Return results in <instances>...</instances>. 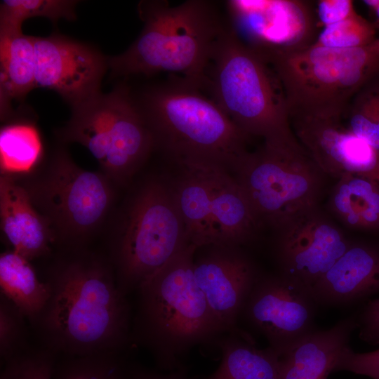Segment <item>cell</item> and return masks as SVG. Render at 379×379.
<instances>
[{"label":"cell","instance_id":"cell-1","mask_svg":"<svg viewBox=\"0 0 379 379\" xmlns=\"http://www.w3.org/2000/svg\"><path fill=\"white\" fill-rule=\"evenodd\" d=\"M46 282L50 297L32 321L46 348L68 356L121 354L131 340V311L111 262L74 248Z\"/></svg>","mask_w":379,"mask_h":379},{"label":"cell","instance_id":"cell-2","mask_svg":"<svg viewBox=\"0 0 379 379\" xmlns=\"http://www.w3.org/2000/svg\"><path fill=\"white\" fill-rule=\"evenodd\" d=\"M197 249L185 246L136 291L131 340L149 351L161 371L184 370L194 347L217 346L225 334L194 279Z\"/></svg>","mask_w":379,"mask_h":379},{"label":"cell","instance_id":"cell-3","mask_svg":"<svg viewBox=\"0 0 379 379\" xmlns=\"http://www.w3.org/2000/svg\"><path fill=\"white\" fill-rule=\"evenodd\" d=\"M201 88L173 77L134 97L155 147L179 166H214L234 173L250 137Z\"/></svg>","mask_w":379,"mask_h":379},{"label":"cell","instance_id":"cell-4","mask_svg":"<svg viewBox=\"0 0 379 379\" xmlns=\"http://www.w3.org/2000/svg\"><path fill=\"white\" fill-rule=\"evenodd\" d=\"M138 11L143 29L126 51L107 59L112 75L169 72L206 87L215 46L228 24L216 4L141 1Z\"/></svg>","mask_w":379,"mask_h":379},{"label":"cell","instance_id":"cell-5","mask_svg":"<svg viewBox=\"0 0 379 379\" xmlns=\"http://www.w3.org/2000/svg\"><path fill=\"white\" fill-rule=\"evenodd\" d=\"M207 77L211 98L248 136L261 137L274 147L305 149L291 127L276 70L243 44L229 24L215 46Z\"/></svg>","mask_w":379,"mask_h":379},{"label":"cell","instance_id":"cell-6","mask_svg":"<svg viewBox=\"0 0 379 379\" xmlns=\"http://www.w3.org/2000/svg\"><path fill=\"white\" fill-rule=\"evenodd\" d=\"M270 63L284 86L290 117L344 118L356 93L379 76V37L352 48L312 44Z\"/></svg>","mask_w":379,"mask_h":379},{"label":"cell","instance_id":"cell-7","mask_svg":"<svg viewBox=\"0 0 379 379\" xmlns=\"http://www.w3.org/2000/svg\"><path fill=\"white\" fill-rule=\"evenodd\" d=\"M72 109L58 137L87 148L113 182H126L155 148L134 95L125 84L106 94L100 92Z\"/></svg>","mask_w":379,"mask_h":379},{"label":"cell","instance_id":"cell-8","mask_svg":"<svg viewBox=\"0 0 379 379\" xmlns=\"http://www.w3.org/2000/svg\"><path fill=\"white\" fill-rule=\"evenodd\" d=\"M188 243L172 185L159 179L134 197L112 246V264L121 293L136 291Z\"/></svg>","mask_w":379,"mask_h":379},{"label":"cell","instance_id":"cell-9","mask_svg":"<svg viewBox=\"0 0 379 379\" xmlns=\"http://www.w3.org/2000/svg\"><path fill=\"white\" fill-rule=\"evenodd\" d=\"M111 183L103 173L79 168L60 149L43 171L21 185L34 207L54 228L55 237L80 248L111 208Z\"/></svg>","mask_w":379,"mask_h":379},{"label":"cell","instance_id":"cell-10","mask_svg":"<svg viewBox=\"0 0 379 379\" xmlns=\"http://www.w3.org/2000/svg\"><path fill=\"white\" fill-rule=\"evenodd\" d=\"M234 176L260 225L276 229L291 216L319 205L326 175L306 149L264 144L244 156Z\"/></svg>","mask_w":379,"mask_h":379},{"label":"cell","instance_id":"cell-11","mask_svg":"<svg viewBox=\"0 0 379 379\" xmlns=\"http://www.w3.org/2000/svg\"><path fill=\"white\" fill-rule=\"evenodd\" d=\"M225 5L232 31L268 62L309 47L317 37L309 1L230 0Z\"/></svg>","mask_w":379,"mask_h":379},{"label":"cell","instance_id":"cell-12","mask_svg":"<svg viewBox=\"0 0 379 379\" xmlns=\"http://www.w3.org/2000/svg\"><path fill=\"white\" fill-rule=\"evenodd\" d=\"M316 303L310 290L281 273L260 275L239 317L262 334L270 347L283 355L313 331Z\"/></svg>","mask_w":379,"mask_h":379},{"label":"cell","instance_id":"cell-13","mask_svg":"<svg viewBox=\"0 0 379 379\" xmlns=\"http://www.w3.org/2000/svg\"><path fill=\"white\" fill-rule=\"evenodd\" d=\"M275 230L281 273L310 291L352 242L319 205L291 216Z\"/></svg>","mask_w":379,"mask_h":379},{"label":"cell","instance_id":"cell-14","mask_svg":"<svg viewBox=\"0 0 379 379\" xmlns=\"http://www.w3.org/2000/svg\"><path fill=\"white\" fill-rule=\"evenodd\" d=\"M35 84L55 91L72 107L99 93L107 59L97 49L67 37L34 36Z\"/></svg>","mask_w":379,"mask_h":379},{"label":"cell","instance_id":"cell-15","mask_svg":"<svg viewBox=\"0 0 379 379\" xmlns=\"http://www.w3.org/2000/svg\"><path fill=\"white\" fill-rule=\"evenodd\" d=\"M194 259L193 276L224 333L239 331L244 304L260 274L239 246L210 245Z\"/></svg>","mask_w":379,"mask_h":379},{"label":"cell","instance_id":"cell-16","mask_svg":"<svg viewBox=\"0 0 379 379\" xmlns=\"http://www.w3.org/2000/svg\"><path fill=\"white\" fill-rule=\"evenodd\" d=\"M293 131L321 171L336 180L346 175L379 187V151L354 134L344 118L291 117Z\"/></svg>","mask_w":379,"mask_h":379},{"label":"cell","instance_id":"cell-17","mask_svg":"<svg viewBox=\"0 0 379 379\" xmlns=\"http://www.w3.org/2000/svg\"><path fill=\"white\" fill-rule=\"evenodd\" d=\"M0 218L1 230L13 251L29 261L49 253L55 234L14 175L0 178Z\"/></svg>","mask_w":379,"mask_h":379},{"label":"cell","instance_id":"cell-18","mask_svg":"<svg viewBox=\"0 0 379 379\" xmlns=\"http://www.w3.org/2000/svg\"><path fill=\"white\" fill-rule=\"evenodd\" d=\"M378 291L379 248L352 241L310 291L317 303H338Z\"/></svg>","mask_w":379,"mask_h":379},{"label":"cell","instance_id":"cell-19","mask_svg":"<svg viewBox=\"0 0 379 379\" xmlns=\"http://www.w3.org/2000/svg\"><path fill=\"white\" fill-rule=\"evenodd\" d=\"M209 173L214 245L240 247L253 239L261 225L234 176L218 166Z\"/></svg>","mask_w":379,"mask_h":379},{"label":"cell","instance_id":"cell-20","mask_svg":"<svg viewBox=\"0 0 379 379\" xmlns=\"http://www.w3.org/2000/svg\"><path fill=\"white\" fill-rule=\"evenodd\" d=\"M356 325L346 319L330 329L313 331L281 355V379H326Z\"/></svg>","mask_w":379,"mask_h":379},{"label":"cell","instance_id":"cell-21","mask_svg":"<svg viewBox=\"0 0 379 379\" xmlns=\"http://www.w3.org/2000/svg\"><path fill=\"white\" fill-rule=\"evenodd\" d=\"M180 166L182 173L172 187L184 222L187 240L197 248L214 245L211 214L209 171L211 166Z\"/></svg>","mask_w":379,"mask_h":379},{"label":"cell","instance_id":"cell-22","mask_svg":"<svg viewBox=\"0 0 379 379\" xmlns=\"http://www.w3.org/2000/svg\"><path fill=\"white\" fill-rule=\"evenodd\" d=\"M1 118L8 119L11 100H22L35 84L34 36L0 33Z\"/></svg>","mask_w":379,"mask_h":379},{"label":"cell","instance_id":"cell-23","mask_svg":"<svg viewBox=\"0 0 379 379\" xmlns=\"http://www.w3.org/2000/svg\"><path fill=\"white\" fill-rule=\"evenodd\" d=\"M217 347L220 363L206 379H281V355L255 347L240 331L225 333Z\"/></svg>","mask_w":379,"mask_h":379},{"label":"cell","instance_id":"cell-24","mask_svg":"<svg viewBox=\"0 0 379 379\" xmlns=\"http://www.w3.org/2000/svg\"><path fill=\"white\" fill-rule=\"evenodd\" d=\"M328 208L350 229L379 230V187L367 178L346 175L338 179L331 190Z\"/></svg>","mask_w":379,"mask_h":379},{"label":"cell","instance_id":"cell-25","mask_svg":"<svg viewBox=\"0 0 379 379\" xmlns=\"http://www.w3.org/2000/svg\"><path fill=\"white\" fill-rule=\"evenodd\" d=\"M1 295L9 300L30 321L44 309L50 287L38 278L29 260L8 251L0 255Z\"/></svg>","mask_w":379,"mask_h":379},{"label":"cell","instance_id":"cell-26","mask_svg":"<svg viewBox=\"0 0 379 379\" xmlns=\"http://www.w3.org/2000/svg\"><path fill=\"white\" fill-rule=\"evenodd\" d=\"M43 146L36 128L17 121L4 126L0 131L1 175H15L31 172L40 161Z\"/></svg>","mask_w":379,"mask_h":379},{"label":"cell","instance_id":"cell-27","mask_svg":"<svg viewBox=\"0 0 379 379\" xmlns=\"http://www.w3.org/2000/svg\"><path fill=\"white\" fill-rule=\"evenodd\" d=\"M134 368L121 353L69 356L56 361L51 379H132Z\"/></svg>","mask_w":379,"mask_h":379},{"label":"cell","instance_id":"cell-28","mask_svg":"<svg viewBox=\"0 0 379 379\" xmlns=\"http://www.w3.org/2000/svg\"><path fill=\"white\" fill-rule=\"evenodd\" d=\"M78 1L69 0H4L0 4V33L22 32L23 21L44 17L53 23L64 18L75 20Z\"/></svg>","mask_w":379,"mask_h":379},{"label":"cell","instance_id":"cell-29","mask_svg":"<svg viewBox=\"0 0 379 379\" xmlns=\"http://www.w3.org/2000/svg\"><path fill=\"white\" fill-rule=\"evenodd\" d=\"M345 119V124L354 134L379 151V76L356 93Z\"/></svg>","mask_w":379,"mask_h":379},{"label":"cell","instance_id":"cell-30","mask_svg":"<svg viewBox=\"0 0 379 379\" xmlns=\"http://www.w3.org/2000/svg\"><path fill=\"white\" fill-rule=\"evenodd\" d=\"M375 37L373 25L355 13L350 17L325 26L312 44L333 48H352L368 45Z\"/></svg>","mask_w":379,"mask_h":379},{"label":"cell","instance_id":"cell-31","mask_svg":"<svg viewBox=\"0 0 379 379\" xmlns=\"http://www.w3.org/2000/svg\"><path fill=\"white\" fill-rule=\"evenodd\" d=\"M25 317L6 297H0V356L5 364L26 352Z\"/></svg>","mask_w":379,"mask_h":379},{"label":"cell","instance_id":"cell-32","mask_svg":"<svg viewBox=\"0 0 379 379\" xmlns=\"http://www.w3.org/2000/svg\"><path fill=\"white\" fill-rule=\"evenodd\" d=\"M56 354L46 347L27 350L5 363L0 379H51Z\"/></svg>","mask_w":379,"mask_h":379},{"label":"cell","instance_id":"cell-33","mask_svg":"<svg viewBox=\"0 0 379 379\" xmlns=\"http://www.w3.org/2000/svg\"><path fill=\"white\" fill-rule=\"evenodd\" d=\"M339 370L379 379V349L366 353H356L347 345L336 363L335 371Z\"/></svg>","mask_w":379,"mask_h":379},{"label":"cell","instance_id":"cell-34","mask_svg":"<svg viewBox=\"0 0 379 379\" xmlns=\"http://www.w3.org/2000/svg\"><path fill=\"white\" fill-rule=\"evenodd\" d=\"M357 13L350 0H321L317 3V17L324 27L343 20Z\"/></svg>","mask_w":379,"mask_h":379},{"label":"cell","instance_id":"cell-35","mask_svg":"<svg viewBox=\"0 0 379 379\" xmlns=\"http://www.w3.org/2000/svg\"><path fill=\"white\" fill-rule=\"evenodd\" d=\"M360 337L368 342L379 343V299L373 300L368 304Z\"/></svg>","mask_w":379,"mask_h":379},{"label":"cell","instance_id":"cell-36","mask_svg":"<svg viewBox=\"0 0 379 379\" xmlns=\"http://www.w3.org/2000/svg\"><path fill=\"white\" fill-rule=\"evenodd\" d=\"M132 379H189L184 370L157 372L135 366Z\"/></svg>","mask_w":379,"mask_h":379},{"label":"cell","instance_id":"cell-37","mask_svg":"<svg viewBox=\"0 0 379 379\" xmlns=\"http://www.w3.org/2000/svg\"><path fill=\"white\" fill-rule=\"evenodd\" d=\"M374 11L375 12L376 15H377V17H378V24H379V4H378V6L374 9Z\"/></svg>","mask_w":379,"mask_h":379}]
</instances>
